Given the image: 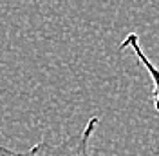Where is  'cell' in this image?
<instances>
[{
	"label": "cell",
	"mask_w": 159,
	"mask_h": 156,
	"mask_svg": "<svg viewBox=\"0 0 159 156\" xmlns=\"http://www.w3.org/2000/svg\"><path fill=\"white\" fill-rule=\"evenodd\" d=\"M99 125V118L92 116L87 122V125L83 127V131L78 133L76 136H70L60 144H49V142H38L29 151H13L9 147L0 145V156H90L89 153V144L92 134L96 133Z\"/></svg>",
	"instance_id": "cell-1"
},
{
	"label": "cell",
	"mask_w": 159,
	"mask_h": 156,
	"mask_svg": "<svg viewBox=\"0 0 159 156\" xmlns=\"http://www.w3.org/2000/svg\"><path fill=\"white\" fill-rule=\"evenodd\" d=\"M127 47H130L134 53H136L138 62L147 69V73H148L150 82H152V98H150V100H152L154 109L157 111L159 109V78H157V71H156V67H154V64L148 60V56H145V53L141 51V47H139V37L136 35V33H129V35L125 37V40L119 44V51H125Z\"/></svg>",
	"instance_id": "cell-2"
}]
</instances>
